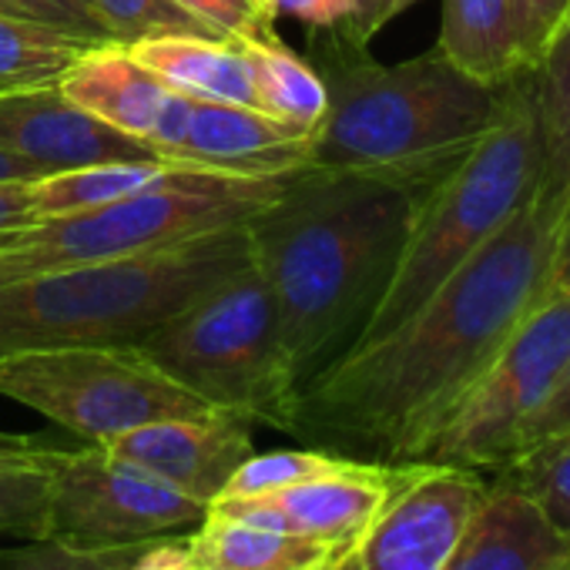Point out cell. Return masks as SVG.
<instances>
[{"label": "cell", "instance_id": "obj_1", "mask_svg": "<svg viewBox=\"0 0 570 570\" xmlns=\"http://www.w3.org/2000/svg\"><path fill=\"white\" fill-rule=\"evenodd\" d=\"M553 222L527 205L390 333L350 346L293 406L289 436L373 463H416L507 336L543 299Z\"/></svg>", "mask_w": 570, "mask_h": 570}, {"label": "cell", "instance_id": "obj_2", "mask_svg": "<svg viewBox=\"0 0 570 570\" xmlns=\"http://www.w3.org/2000/svg\"><path fill=\"white\" fill-rule=\"evenodd\" d=\"M420 195L383 175L306 165L248 222L296 390L360 340L396 272Z\"/></svg>", "mask_w": 570, "mask_h": 570}, {"label": "cell", "instance_id": "obj_3", "mask_svg": "<svg viewBox=\"0 0 570 570\" xmlns=\"http://www.w3.org/2000/svg\"><path fill=\"white\" fill-rule=\"evenodd\" d=\"M316 35H330L316 68L330 101L313 135V168L383 175L426 191L503 111L507 85H483L440 51L380 65L343 31Z\"/></svg>", "mask_w": 570, "mask_h": 570}, {"label": "cell", "instance_id": "obj_4", "mask_svg": "<svg viewBox=\"0 0 570 570\" xmlns=\"http://www.w3.org/2000/svg\"><path fill=\"white\" fill-rule=\"evenodd\" d=\"M252 258L248 222L151 252L0 278V356L135 346Z\"/></svg>", "mask_w": 570, "mask_h": 570}, {"label": "cell", "instance_id": "obj_5", "mask_svg": "<svg viewBox=\"0 0 570 570\" xmlns=\"http://www.w3.org/2000/svg\"><path fill=\"white\" fill-rule=\"evenodd\" d=\"M540 181V128L530 75L507 81L503 111L476 148L420 195L396 272L360 343L400 326L440 285L470 262L517 212L533 205Z\"/></svg>", "mask_w": 570, "mask_h": 570}, {"label": "cell", "instance_id": "obj_6", "mask_svg": "<svg viewBox=\"0 0 570 570\" xmlns=\"http://www.w3.org/2000/svg\"><path fill=\"white\" fill-rule=\"evenodd\" d=\"M289 175L252 178L171 168L158 181L108 205L0 235V278L125 258L205 232L245 225L282 195Z\"/></svg>", "mask_w": 570, "mask_h": 570}, {"label": "cell", "instance_id": "obj_7", "mask_svg": "<svg viewBox=\"0 0 570 570\" xmlns=\"http://www.w3.org/2000/svg\"><path fill=\"white\" fill-rule=\"evenodd\" d=\"M135 346L208 406L289 430L299 390L285 370L275 306L252 258Z\"/></svg>", "mask_w": 570, "mask_h": 570}, {"label": "cell", "instance_id": "obj_8", "mask_svg": "<svg viewBox=\"0 0 570 570\" xmlns=\"http://www.w3.org/2000/svg\"><path fill=\"white\" fill-rule=\"evenodd\" d=\"M8 396L85 443H108L135 426L198 416L215 406L178 386L138 346H51L0 356Z\"/></svg>", "mask_w": 570, "mask_h": 570}, {"label": "cell", "instance_id": "obj_9", "mask_svg": "<svg viewBox=\"0 0 570 570\" xmlns=\"http://www.w3.org/2000/svg\"><path fill=\"white\" fill-rule=\"evenodd\" d=\"M570 366V296L540 299L463 393L416 463L500 470Z\"/></svg>", "mask_w": 570, "mask_h": 570}, {"label": "cell", "instance_id": "obj_10", "mask_svg": "<svg viewBox=\"0 0 570 570\" xmlns=\"http://www.w3.org/2000/svg\"><path fill=\"white\" fill-rule=\"evenodd\" d=\"M51 497V533L91 543H145L195 527L208 507L165 480L111 456L98 443L51 446L41 456Z\"/></svg>", "mask_w": 570, "mask_h": 570}, {"label": "cell", "instance_id": "obj_11", "mask_svg": "<svg viewBox=\"0 0 570 570\" xmlns=\"http://www.w3.org/2000/svg\"><path fill=\"white\" fill-rule=\"evenodd\" d=\"M145 145L171 168L272 178L309 165L313 135L258 108L171 91Z\"/></svg>", "mask_w": 570, "mask_h": 570}, {"label": "cell", "instance_id": "obj_12", "mask_svg": "<svg viewBox=\"0 0 570 570\" xmlns=\"http://www.w3.org/2000/svg\"><path fill=\"white\" fill-rule=\"evenodd\" d=\"M490 483L480 470L450 463H403L393 493L356 543L363 570H443Z\"/></svg>", "mask_w": 570, "mask_h": 570}, {"label": "cell", "instance_id": "obj_13", "mask_svg": "<svg viewBox=\"0 0 570 570\" xmlns=\"http://www.w3.org/2000/svg\"><path fill=\"white\" fill-rule=\"evenodd\" d=\"M403 463H373L340 456L330 470L265 497H228L208 503V510L258 523L293 530L323 540L336 550H356L386 497L400 480Z\"/></svg>", "mask_w": 570, "mask_h": 570}, {"label": "cell", "instance_id": "obj_14", "mask_svg": "<svg viewBox=\"0 0 570 570\" xmlns=\"http://www.w3.org/2000/svg\"><path fill=\"white\" fill-rule=\"evenodd\" d=\"M98 446H105L111 456L131 466H141L168 487L202 500L205 507L225 490L232 473L255 453L252 423L228 410L155 420Z\"/></svg>", "mask_w": 570, "mask_h": 570}, {"label": "cell", "instance_id": "obj_15", "mask_svg": "<svg viewBox=\"0 0 570 570\" xmlns=\"http://www.w3.org/2000/svg\"><path fill=\"white\" fill-rule=\"evenodd\" d=\"M0 151L35 165L41 175L155 158L141 141L71 105L58 85L0 95Z\"/></svg>", "mask_w": 570, "mask_h": 570}, {"label": "cell", "instance_id": "obj_16", "mask_svg": "<svg viewBox=\"0 0 570 570\" xmlns=\"http://www.w3.org/2000/svg\"><path fill=\"white\" fill-rule=\"evenodd\" d=\"M567 560L570 537L557 533L527 493L500 476L443 570H560Z\"/></svg>", "mask_w": 570, "mask_h": 570}, {"label": "cell", "instance_id": "obj_17", "mask_svg": "<svg viewBox=\"0 0 570 570\" xmlns=\"http://www.w3.org/2000/svg\"><path fill=\"white\" fill-rule=\"evenodd\" d=\"M58 88L71 105L141 145L148 141L165 98L171 95V88L121 45L91 48Z\"/></svg>", "mask_w": 570, "mask_h": 570}, {"label": "cell", "instance_id": "obj_18", "mask_svg": "<svg viewBox=\"0 0 570 570\" xmlns=\"http://www.w3.org/2000/svg\"><path fill=\"white\" fill-rule=\"evenodd\" d=\"M148 71H155L171 91L258 108L255 71L242 38L205 35H161L128 48Z\"/></svg>", "mask_w": 570, "mask_h": 570}, {"label": "cell", "instance_id": "obj_19", "mask_svg": "<svg viewBox=\"0 0 570 570\" xmlns=\"http://www.w3.org/2000/svg\"><path fill=\"white\" fill-rule=\"evenodd\" d=\"M436 51L483 85L527 71L520 0H443Z\"/></svg>", "mask_w": 570, "mask_h": 570}, {"label": "cell", "instance_id": "obj_20", "mask_svg": "<svg viewBox=\"0 0 570 570\" xmlns=\"http://www.w3.org/2000/svg\"><path fill=\"white\" fill-rule=\"evenodd\" d=\"M185 543L198 570H316L343 553L323 540L245 523L215 510H208L195 530L185 533Z\"/></svg>", "mask_w": 570, "mask_h": 570}, {"label": "cell", "instance_id": "obj_21", "mask_svg": "<svg viewBox=\"0 0 570 570\" xmlns=\"http://www.w3.org/2000/svg\"><path fill=\"white\" fill-rule=\"evenodd\" d=\"M540 128V181L533 205L557 222L570 195V8L527 68Z\"/></svg>", "mask_w": 570, "mask_h": 570}, {"label": "cell", "instance_id": "obj_22", "mask_svg": "<svg viewBox=\"0 0 570 570\" xmlns=\"http://www.w3.org/2000/svg\"><path fill=\"white\" fill-rule=\"evenodd\" d=\"M252 71H255V95L258 111L316 135L326 115V81L323 75L285 48L275 35L265 38H242Z\"/></svg>", "mask_w": 570, "mask_h": 570}, {"label": "cell", "instance_id": "obj_23", "mask_svg": "<svg viewBox=\"0 0 570 570\" xmlns=\"http://www.w3.org/2000/svg\"><path fill=\"white\" fill-rule=\"evenodd\" d=\"M91 48L101 45L51 24L0 14V95L61 85Z\"/></svg>", "mask_w": 570, "mask_h": 570}, {"label": "cell", "instance_id": "obj_24", "mask_svg": "<svg viewBox=\"0 0 570 570\" xmlns=\"http://www.w3.org/2000/svg\"><path fill=\"white\" fill-rule=\"evenodd\" d=\"M171 165L148 158V161H105V165H85V168H68V171H51L45 178L31 181V205L35 218H58L85 208L108 205L115 198H125L161 175H168Z\"/></svg>", "mask_w": 570, "mask_h": 570}, {"label": "cell", "instance_id": "obj_25", "mask_svg": "<svg viewBox=\"0 0 570 570\" xmlns=\"http://www.w3.org/2000/svg\"><path fill=\"white\" fill-rule=\"evenodd\" d=\"M500 476L523 490L557 533L570 537V433L523 446L500 466Z\"/></svg>", "mask_w": 570, "mask_h": 570}, {"label": "cell", "instance_id": "obj_26", "mask_svg": "<svg viewBox=\"0 0 570 570\" xmlns=\"http://www.w3.org/2000/svg\"><path fill=\"white\" fill-rule=\"evenodd\" d=\"M145 543H118V547H91L68 537H38L24 547L0 553V570H135L138 557L148 550Z\"/></svg>", "mask_w": 570, "mask_h": 570}, {"label": "cell", "instance_id": "obj_27", "mask_svg": "<svg viewBox=\"0 0 570 570\" xmlns=\"http://www.w3.org/2000/svg\"><path fill=\"white\" fill-rule=\"evenodd\" d=\"M98 21L105 24L111 45L131 48L161 35H205L215 38L202 21L181 11L171 0H88Z\"/></svg>", "mask_w": 570, "mask_h": 570}, {"label": "cell", "instance_id": "obj_28", "mask_svg": "<svg viewBox=\"0 0 570 570\" xmlns=\"http://www.w3.org/2000/svg\"><path fill=\"white\" fill-rule=\"evenodd\" d=\"M340 460V453L316 450V446H296V450H272V453H252L225 483V490L215 500L228 497H265L278 493L293 483H303L323 470H330ZM212 500V503H215Z\"/></svg>", "mask_w": 570, "mask_h": 570}, {"label": "cell", "instance_id": "obj_29", "mask_svg": "<svg viewBox=\"0 0 570 570\" xmlns=\"http://www.w3.org/2000/svg\"><path fill=\"white\" fill-rule=\"evenodd\" d=\"M0 533L24 540L51 537V497L41 466L0 470Z\"/></svg>", "mask_w": 570, "mask_h": 570}, {"label": "cell", "instance_id": "obj_30", "mask_svg": "<svg viewBox=\"0 0 570 570\" xmlns=\"http://www.w3.org/2000/svg\"><path fill=\"white\" fill-rule=\"evenodd\" d=\"M195 21H202L215 38H265L272 31L268 0H171Z\"/></svg>", "mask_w": 570, "mask_h": 570}, {"label": "cell", "instance_id": "obj_31", "mask_svg": "<svg viewBox=\"0 0 570 570\" xmlns=\"http://www.w3.org/2000/svg\"><path fill=\"white\" fill-rule=\"evenodd\" d=\"M0 14L51 24L58 31L88 38L95 45H111L105 24L98 21V14L91 11L88 0H0Z\"/></svg>", "mask_w": 570, "mask_h": 570}, {"label": "cell", "instance_id": "obj_32", "mask_svg": "<svg viewBox=\"0 0 570 570\" xmlns=\"http://www.w3.org/2000/svg\"><path fill=\"white\" fill-rule=\"evenodd\" d=\"M272 14L296 18L313 31H350L360 4L356 0H268Z\"/></svg>", "mask_w": 570, "mask_h": 570}, {"label": "cell", "instance_id": "obj_33", "mask_svg": "<svg viewBox=\"0 0 570 570\" xmlns=\"http://www.w3.org/2000/svg\"><path fill=\"white\" fill-rule=\"evenodd\" d=\"M557 433H570V366H567L563 380L557 383V390L547 396V403H543V406L527 420V426L520 430L513 456H517L523 446L540 443V440L557 436Z\"/></svg>", "mask_w": 570, "mask_h": 570}, {"label": "cell", "instance_id": "obj_34", "mask_svg": "<svg viewBox=\"0 0 570 570\" xmlns=\"http://www.w3.org/2000/svg\"><path fill=\"white\" fill-rule=\"evenodd\" d=\"M567 8H570V0H520V28H523V45H527V68L537 61L540 48L547 45L550 31L567 14Z\"/></svg>", "mask_w": 570, "mask_h": 570}, {"label": "cell", "instance_id": "obj_35", "mask_svg": "<svg viewBox=\"0 0 570 570\" xmlns=\"http://www.w3.org/2000/svg\"><path fill=\"white\" fill-rule=\"evenodd\" d=\"M570 296V195L553 222V248H550V272L543 285V299Z\"/></svg>", "mask_w": 570, "mask_h": 570}, {"label": "cell", "instance_id": "obj_36", "mask_svg": "<svg viewBox=\"0 0 570 570\" xmlns=\"http://www.w3.org/2000/svg\"><path fill=\"white\" fill-rule=\"evenodd\" d=\"M31 181H0V235L35 225Z\"/></svg>", "mask_w": 570, "mask_h": 570}, {"label": "cell", "instance_id": "obj_37", "mask_svg": "<svg viewBox=\"0 0 570 570\" xmlns=\"http://www.w3.org/2000/svg\"><path fill=\"white\" fill-rule=\"evenodd\" d=\"M135 570H198V567L188 553L185 537H158L138 557Z\"/></svg>", "mask_w": 570, "mask_h": 570}, {"label": "cell", "instance_id": "obj_38", "mask_svg": "<svg viewBox=\"0 0 570 570\" xmlns=\"http://www.w3.org/2000/svg\"><path fill=\"white\" fill-rule=\"evenodd\" d=\"M48 443L35 436H14V433H0V470H28L41 466Z\"/></svg>", "mask_w": 570, "mask_h": 570}, {"label": "cell", "instance_id": "obj_39", "mask_svg": "<svg viewBox=\"0 0 570 570\" xmlns=\"http://www.w3.org/2000/svg\"><path fill=\"white\" fill-rule=\"evenodd\" d=\"M413 4H420V0H373V11L363 24V35H360V45L366 48L390 21H396L400 14H406Z\"/></svg>", "mask_w": 570, "mask_h": 570}, {"label": "cell", "instance_id": "obj_40", "mask_svg": "<svg viewBox=\"0 0 570 570\" xmlns=\"http://www.w3.org/2000/svg\"><path fill=\"white\" fill-rule=\"evenodd\" d=\"M35 178H45L35 165L0 151V181H35Z\"/></svg>", "mask_w": 570, "mask_h": 570}, {"label": "cell", "instance_id": "obj_41", "mask_svg": "<svg viewBox=\"0 0 570 570\" xmlns=\"http://www.w3.org/2000/svg\"><path fill=\"white\" fill-rule=\"evenodd\" d=\"M316 570H363V567H360L356 550H343V553H336L333 560H326V563L316 567Z\"/></svg>", "mask_w": 570, "mask_h": 570}, {"label": "cell", "instance_id": "obj_42", "mask_svg": "<svg viewBox=\"0 0 570 570\" xmlns=\"http://www.w3.org/2000/svg\"><path fill=\"white\" fill-rule=\"evenodd\" d=\"M360 4V14H356V21H353V28L350 31H343L353 45H360V35H363V24H366V18H370V11H373V0H356ZM363 48V45H360Z\"/></svg>", "mask_w": 570, "mask_h": 570}, {"label": "cell", "instance_id": "obj_43", "mask_svg": "<svg viewBox=\"0 0 570 570\" xmlns=\"http://www.w3.org/2000/svg\"><path fill=\"white\" fill-rule=\"evenodd\" d=\"M560 570H570V560H567V563H563V567H560Z\"/></svg>", "mask_w": 570, "mask_h": 570}]
</instances>
